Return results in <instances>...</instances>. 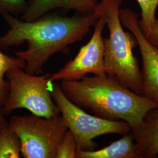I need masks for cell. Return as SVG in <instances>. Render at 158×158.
Masks as SVG:
<instances>
[{
	"instance_id": "cell-1",
	"label": "cell",
	"mask_w": 158,
	"mask_h": 158,
	"mask_svg": "<svg viewBox=\"0 0 158 158\" xmlns=\"http://www.w3.org/2000/svg\"><path fill=\"white\" fill-rule=\"evenodd\" d=\"M2 17L9 29L0 36V49L27 43V49L17 52L15 56L25 62L23 70L32 75L43 73L42 68L53 55L69 53V46L83 40L99 18L94 12L72 17L47 14L32 21L11 14Z\"/></svg>"
},
{
	"instance_id": "cell-2",
	"label": "cell",
	"mask_w": 158,
	"mask_h": 158,
	"mask_svg": "<svg viewBox=\"0 0 158 158\" xmlns=\"http://www.w3.org/2000/svg\"><path fill=\"white\" fill-rule=\"evenodd\" d=\"M68 99L94 115L113 121H124L134 129L147 113L158 105L138 94L110 76H85L76 81H61Z\"/></svg>"
},
{
	"instance_id": "cell-3",
	"label": "cell",
	"mask_w": 158,
	"mask_h": 158,
	"mask_svg": "<svg viewBox=\"0 0 158 158\" xmlns=\"http://www.w3.org/2000/svg\"><path fill=\"white\" fill-rule=\"evenodd\" d=\"M121 4L122 0H101L94 11L104 19L109 30V37L104 38L105 73L142 95L141 70L133 55L138 44L133 34L123 29L119 17Z\"/></svg>"
},
{
	"instance_id": "cell-4",
	"label": "cell",
	"mask_w": 158,
	"mask_h": 158,
	"mask_svg": "<svg viewBox=\"0 0 158 158\" xmlns=\"http://www.w3.org/2000/svg\"><path fill=\"white\" fill-rule=\"evenodd\" d=\"M51 75H32L21 68L10 70L6 75L10 85L9 93L1 111L6 116L15 110L24 108L34 115L45 118L60 115V110L51 96L53 81Z\"/></svg>"
},
{
	"instance_id": "cell-5",
	"label": "cell",
	"mask_w": 158,
	"mask_h": 158,
	"mask_svg": "<svg viewBox=\"0 0 158 158\" xmlns=\"http://www.w3.org/2000/svg\"><path fill=\"white\" fill-rule=\"evenodd\" d=\"M51 93L68 130L73 134L77 151L95 150L98 145L94 139L99 136L110 134L124 135L131 131V125L125 121L108 120L85 112L68 99L56 81L52 84Z\"/></svg>"
},
{
	"instance_id": "cell-6",
	"label": "cell",
	"mask_w": 158,
	"mask_h": 158,
	"mask_svg": "<svg viewBox=\"0 0 158 158\" xmlns=\"http://www.w3.org/2000/svg\"><path fill=\"white\" fill-rule=\"evenodd\" d=\"M8 124L20 140L24 158H56L57 147L68 130L61 115L52 118L33 114L14 115Z\"/></svg>"
},
{
	"instance_id": "cell-7",
	"label": "cell",
	"mask_w": 158,
	"mask_h": 158,
	"mask_svg": "<svg viewBox=\"0 0 158 158\" xmlns=\"http://www.w3.org/2000/svg\"><path fill=\"white\" fill-rule=\"evenodd\" d=\"M106 23L99 17L94 25V32L89 42L80 49L73 59L63 68L51 75L52 81H76L87 74L106 76L104 66V44L102 32Z\"/></svg>"
},
{
	"instance_id": "cell-8",
	"label": "cell",
	"mask_w": 158,
	"mask_h": 158,
	"mask_svg": "<svg viewBox=\"0 0 158 158\" xmlns=\"http://www.w3.org/2000/svg\"><path fill=\"white\" fill-rule=\"evenodd\" d=\"M123 26L138 41L142 57V95L158 105V51L147 40L139 24V15L128 8L120 9Z\"/></svg>"
},
{
	"instance_id": "cell-9",
	"label": "cell",
	"mask_w": 158,
	"mask_h": 158,
	"mask_svg": "<svg viewBox=\"0 0 158 158\" xmlns=\"http://www.w3.org/2000/svg\"><path fill=\"white\" fill-rule=\"evenodd\" d=\"M98 2V0H27L26 9L20 19L32 21L58 8L65 12L74 11L80 15H89L94 12Z\"/></svg>"
},
{
	"instance_id": "cell-10",
	"label": "cell",
	"mask_w": 158,
	"mask_h": 158,
	"mask_svg": "<svg viewBox=\"0 0 158 158\" xmlns=\"http://www.w3.org/2000/svg\"><path fill=\"white\" fill-rule=\"evenodd\" d=\"M131 131L139 158L158 155V108L148 111L141 124Z\"/></svg>"
},
{
	"instance_id": "cell-11",
	"label": "cell",
	"mask_w": 158,
	"mask_h": 158,
	"mask_svg": "<svg viewBox=\"0 0 158 158\" xmlns=\"http://www.w3.org/2000/svg\"><path fill=\"white\" fill-rule=\"evenodd\" d=\"M99 150L77 151L76 158H139L132 131Z\"/></svg>"
},
{
	"instance_id": "cell-12",
	"label": "cell",
	"mask_w": 158,
	"mask_h": 158,
	"mask_svg": "<svg viewBox=\"0 0 158 158\" xmlns=\"http://www.w3.org/2000/svg\"><path fill=\"white\" fill-rule=\"evenodd\" d=\"M0 49V110L4 106L9 93L10 85L4 77L10 70L15 68L23 69L26 63L21 58L11 56L4 53Z\"/></svg>"
},
{
	"instance_id": "cell-13",
	"label": "cell",
	"mask_w": 158,
	"mask_h": 158,
	"mask_svg": "<svg viewBox=\"0 0 158 158\" xmlns=\"http://www.w3.org/2000/svg\"><path fill=\"white\" fill-rule=\"evenodd\" d=\"M21 142L9 124L0 131V158H21Z\"/></svg>"
},
{
	"instance_id": "cell-14",
	"label": "cell",
	"mask_w": 158,
	"mask_h": 158,
	"mask_svg": "<svg viewBox=\"0 0 158 158\" xmlns=\"http://www.w3.org/2000/svg\"><path fill=\"white\" fill-rule=\"evenodd\" d=\"M141 10L139 24L145 36L151 31L156 19L158 0H136Z\"/></svg>"
},
{
	"instance_id": "cell-15",
	"label": "cell",
	"mask_w": 158,
	"mask_h": 158,
	"mask_svg": "<svg viewBox=\"0 0 158 158\" xmlns=\"http://www.w3.org/2000/svg\"><path fill=\"white\" fill-rule=\"evenodd\" d=\"M77 143L73 134L68 130L57 147L56 158H76Z\"/></svg>"
},
{
	"instance_id": "cell-16",
	"label": "cell",
	"mask_w": 158,
	"mask_h": 158,
	"mask_svg": "<svg viewBox=\"0 0 158 158\" xmlns=\"http://www.w3.org/2000/svg\"><path fill=\"white\" fill-rule=\"evenodd\" d=\"M27 0H0V15H21L27 7Z\"/></svg>"
},
{
	"instance_id": "cell-17",
	"label": "cell",
	"mask_w": 158,
	"mask_h": 158,
	"mask_svg": "<svg viewBox=\"0 0 158 158\" xmlns=\"http://www.w3.org/2000/svg\"><path fill=\"white\" fill-rule=\"evenodd\" d=\"M145 36L148 41L158 51V18H156L151 31Z\"/></svg>"
},
{
	"instance_id": "cell-18",
	"label": "cell",
	"mask_w": 158,
	"mask_h": 158,
	"mask_svg": "<svg viewBox=\"0 0 158 158\" xmlns=\"http://www.w3.org/2000/svg\"><path fill=\"white\" fill-rule=\"evenodd\" d=\"M5 117L6 116L0 110V131L6 125H8V122L6 121Z\"/></svg>"
}]
</instances>
